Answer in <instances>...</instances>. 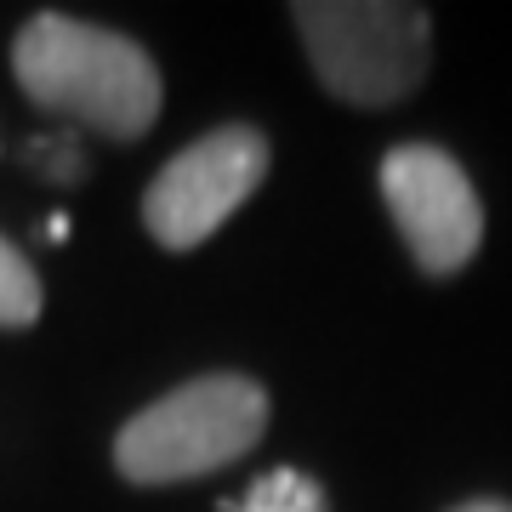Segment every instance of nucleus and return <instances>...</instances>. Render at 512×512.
I'll list each match as a JSON object with an SVG mask.
<instances>
[{"instance_id": "obj_1", "label": "nucleus", "mask_w": 512, "mask_h": 512, "mask_svg": "<svg viewBox=\"0 0 512 512\" xmlns=\"http://www.w3.org/2000/svg\"><path fill=\"white\" fill-rule=\"evenodd\" d=\"M12 69L40 109L69 114L114 143L143 137L165 97L160 69L137 40L63 12H40L23 23V35L12 40Z\"/></svg>"}, {"instance_id": "obj_2", "label": "nucleus", "mask_w": 512, "mask_h": 512, "mask_svg": "<svg viewBox=\"0 0 512 512\" xmlns=\"http://www.w3.org/2000/svg\"><path fill=\"white\" fill-rule=\"evenodd\" d=\"M262 433H268V393L251 376L222 370L137 410L114 439V467L131 484H183L251 456Z\"/></svg>"}, {"instance_id": "obj_3", "label": "nucleus", "mask_w": 512, "mask_h": 512, "mask_svg": "<svg viewBox=\"0 0 512 512\" xmlns=\"http://www.w3.org/2000/svg\"><path fill=\"white\" fill-rule=\"evenodd\" d=\"M313 74L359 109L404 103L427 80L433 18L410 0H308L291 6Z\"/></svg>"}, {"instance_id": "obj_4", "label": "nucleus", "mask_w": 512, "mask_h": 512, "mask_svg": "<svg viewBox=\"0 0 512 512\" xmlns=\"http://www.w3.org/2000/svg\"><path fill=\"white\" fill-rule=\"evenodd\" d=\"M268 177V137L256 126H217L160 165L143 194V222L165 251H194L251 200Z\"/></svg>"}, {"instance_id": "obj_5", "label": "nucleus", "mask_w": 512, "mask_h": 512, "mask_svg": "<svg viewBox=\"0 0 512 512\" xmlns=\"http://www.w3.org/2000/svg\"><path fill=\"white\" fill-rule=\"evenodd\" d=\"M382 194L399 222L404 245L427 274L467 268L484 239V205H478L467 171L433 143H399L382 160Z\"/></svg>"}, {"instance_id": "obj_6", "label": "nucleus", "mask_w": 512, "mask_h": 512, "mask_svg": "<svg viewBox=\"0 0 512 512\" xmlns=\"http://www.w3.org/2000/svg\"><path fill=\"white\" fill-rule=\"evenodd\" d=\"M222 512H330V501H325V490H319L308 473L274 467V473L256 478L245 495L222 501Z\"/></svg>"}, {"instance_id": "obj_7", "label": "nucleus", "mask_w": 512, "mask_h": 512, "mask_svg": "<svg viewBox=\"0 0 512 512\" xmlns=\"http://www.w3.org/2000/svg\"><path fill=\"white\" fill-rule=\"evenodd\" d=\"M40 319V279L29 268V256L0 234V325L6 330H23Z\"/></svg>"}, {"instance_id": "obj_8", "label": "nucleus", "mask_w": 512, "mask_h": 512, "mask_svg": "<svg viewBox=\"0 0 512 512\" xmlns=\"http://www.w3.org/2000/svg\"><path fill=\"white\" fill-rule=\"evenodd\" d=\"M450 512H512L507 501H461V507H450Z\"/></svg>"}, {"instance_id": "obj_9", "label": "nucleus", "mask_w": 512, "mask_h": 512, "mask_svg": "<svg viewBox=\"0 0 512 512\" xmlns=\"http://www.w3.org/2000/svg\"><path fill=\"white\" fill-rule=\"evenodd\" d=\"M46 239H69V217H52V222H46Z\"/></svg>"}]
</instances>
